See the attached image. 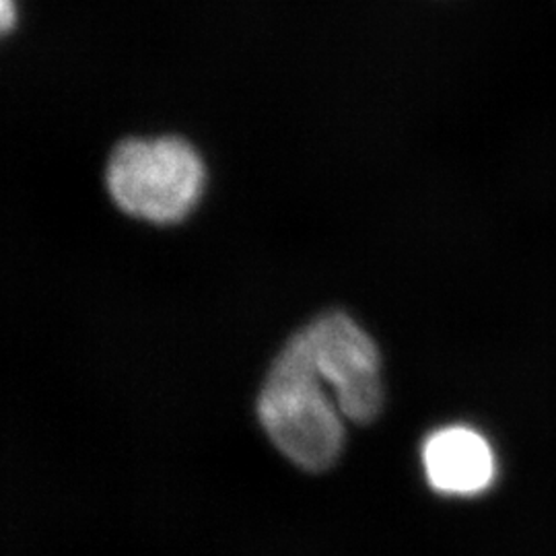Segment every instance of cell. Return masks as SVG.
I'll use <instances>...</instances> for the list:
<instances>
[{
    "mask_svg": "<svg viewBox=\"0 0 556 556\" xmlns=\"http://www.w3.org/2000/svg\"><path fill=\"white\" fill-rule=\"evenodd\" d=\"M422 468L433 491L452 497H475L497 478V456L489 439L464 425L433 431L422 445Z\"/></svg>",
    "mask_w": 556,
    "mask_h": 556,
    "instance_id": "277c9868",
    "label": "cell"
},
{
    "mask_svg": "<svg viewBox=\"0 0 556 556\" xmlns=\"http://www.w3.org/2000/svg\"><path fill=\"white\" fill-rule=\"evenodd\" d=\"M206 181L197 149L179 137L128 139L112 151L105 186L130 217L172 225L199 204Z\"/></svg>",
    "mask_w": 556,
    "mask_h": 556,
    "instance_id": "7a4b0ae2",
    "label": "cell"
},
{
    "mask_svg": "<svg viewBox=\"0 0 556 556\" xmlns=\"http://www.w3.org/2000/svg\"><path fill=\"white\" fill-rule=\"evenodd\" d=\"M0 23H2L4 34H9L13 29V25L17 23L15 0H0Z\"/></svg>",
    "mask_w": 556,
    "mask_h": 556,
    "instance_id": "5b68a950",
    "label": "cell"
},
{
    "mask_svg": "<svg viewBox=\"0 0 556 556\" xmlns=\"http://www.w3.org/2000/svg\"><path fill=\"white\" fill-rule=\"evenodd\" d=\"M321 379L332 386L342 417L365 425L381 410L379 353L346 314H326L301 330Z\"/></svg>",
    "mask_w": 556,
    "mask_h": 556,
    "instance_id": "3957f363",
    "label": "cell"
},
{
    "mask_svg": "<svg viewBox=\"0 0 556 556\" xmlns=\"http://www.w3.org/2000/svg\"><path fill=\"white\" fill-rule=\"evenodd\" d=\"M321 381L307 340L298 332L270 367L258 397V417L268 438L307 472L334 466L344 445L342 413Z\"/></svg>",
    "mask_w": 556,
    "mask_h": 556,
    "instance_id": "6da1fadb",
    "label": "cell"
}]
</instances>
